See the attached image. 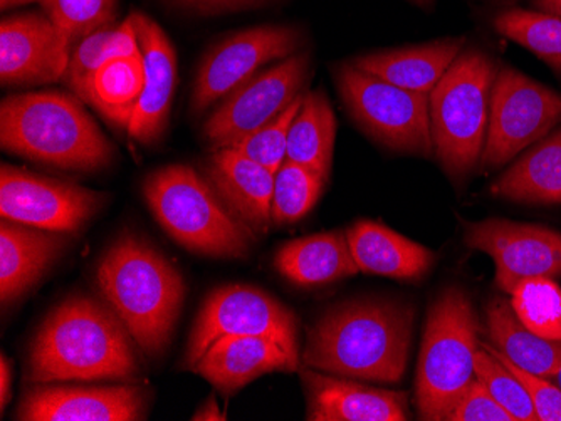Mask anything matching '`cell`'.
Returning a JSON list of instances; mask_svg holds the SVG:
<instances>
[{"instance_id":"obj_1","label":"cell","mask_w":561,"mask_h":421,"mask_svg":"<svg viewBox=\"0 0 561 421\" xmlns=\"http://www.w3.org/2000/svg\"><path fill=\"white\" fill-rule=\"evenodd\" d=\"M140 346L105 300L71 295L50 311L31 344L33 383H144Z\"/></svg>"},{"instance_id":"obj_2","label":"cell","mask_w":561,"mask_h":421,"mask_svg":"<svg viewBox=\"0 0 561 421\" xmlns=\"http://www.w3.org/2000/svg\"><path fill=\"white\" fill-rule=\"evenodd\" d=\"M415 311L386 300H353L330 307L311 326L301 364L311 370L396 385L405 376Z\"/></svg>"},{"instance_id":"obj_3","label":"cell","mask_w":561,"mask_h":421,"mask_svg":"<svg viewBox=\"0 0 561 421\" xmlns=\"http://www.w3.org/2000/svg\"><path fill=\"white\" fill-rule=\"evenodd\" d=\"M96 281L103 300L130 329L144 356H163L187 294L181 269L147 238L125 232L101 257Z\"/></svg>"},{"instance_id":"obj_4","label":"cell","mask_w":561,"mask_h":421,"mask_svg":"<svg viewBox=\"0 0 561 421\" xmlns=\"http://www.w3.org/2000/svg\"><path fill=\"white\" fill-rule=\"evenodd\" d=\"M87 103L62 91L11 94L0 105V147L12 155L68 172L108 168L115 147Z\"/></svg>"},{"instance_id":"obj_5","label":"cell","mask_w":561,"mask_h":421,"mask_svg":"<svg viewBox=\"0 0 561 421\" xmlns=\"http://www.w3.org/2000/svg\"><path fill=\"white\" fill-rule=\"evenodd\" d=\"M144 197L157 224L188 253L245 259L257 242L256 232L231 212L210 182L192 166L176 163L150 173Z\"/></svg>"},{"instance_id":"obj_6","label":"cell","mask_w":561,"mask_h":421,"mask_svg":"<svg viewBox=\"0 0 561 421\" xmlns=\"http://www.w3.org/2000/svg\"><path fill=\"white\" fill-rule=\"evenodd\" d=\"M479 331L468 292L457 285L444 289L428 309L419 354L415 405L421 420L446 421L474 382Z\"/></svg>"},{"instance_id":"obj_7","label":"cell","mask_w":561,"mask_h":421,"mask_svg":"<svg viewBox=\"0 0 561 421\" xmlns=\"http://www.w3.org/2000/svg\"><path fill=\"white\" fill-rule=\"evenodd\" d=\"M496 77V62L469 49L428 94L434 153L453 182L465 180L481 162Z\"/></svg>"},{"instance_id":"obj_8","label":"cell","mask_w":561,"mask_h":421,"mask_svg":"<svg viewBox=\"0 0 561 421\" xmlns=\"http://www.w3.org/2000/svg\"><path fill=\"white\" fill-rule=\"evenodd\" d=\"M335 77L343 105L371 140L392 152L432 156L428 94L387 83L353 62L339 66Z\"/></svg>"},{"instance_id":"obj_9","label":"cell","mask_w":561,"mask_h":421,"mask_svg":"<svg viewBox=\"0 0 561 421\" xmlns=\"http://www.w3.org/2000/svg\"><path fill=\"white\" fill-rule=\"evenodd\" d=\"M227 336H263L299 358L298 317L260 288L222 285L207 295L192 326L182 367L191 371L217 339Z\"/></svg>"},{"instance_id":"obj_10","label":"cell","mask_w":561,"mask_h":421,"mask_svg":"<svg viewBox=\"0 0 561 421\" xmlns=\"http://www.w3.org/2000/svg\"><path fill=\"white\" fill-rule=\"evenodd\" d=\"M561 121V94L513 68L497 71L490 127L481 156L484 168H501Z\"/></svg>"},{"instance_id":"obj_11","label":"cell","mask_w":561,"mask_h":421,"mask_svg":"<svg viewBox=\"0 0 561 421\" xmlns=\"http://www.w3.org/2000/svg\"><path fill=\"white\" fill-rule=\"evenodd\" d=\"M310 66L308 52H296L257 72L248 83L224 97L202 128L210 150L234 147L277 118L301 96L310 77Z\"/></svg>"},{"instance_id":"obj_12","label":"cell","mask_w":561,"mask_h":421,"mask_svg":"<svg viewBox=\"0 0 561 421\" xmlns=\"http://www.w3.org/2000/svg\"><path fill=\"white\" fill-rule=\"evenodd\" d=\"M110 195L2 163L0 217L46 231L78 234L108 203Z\"/></svg>"},{"instance_id":"obj_13","label":"cell","mask_w":561,"mask_h":421,"mask_svg":"<svg viewBox=\"0 0 561 421\" xmlns=\"http://www.w3.org/2000/svg\"><path fill=\"white\" fill-rule=\"evenodd\" d=\"M301 44L302 34L291 26L252 27L220 40L198 66L192 112H206L256 77L264 66L296 55Z\"/></svg>"},{"instance_id":"obj_14","label":"cell","mask_w":561,"mask_h":421,"mask_svg":"<svg viewBox=\"0 0 561 421\" xmlns=\"http://www.w3.org/2000/svg\"><path fill=\"white\" fill-rule=\"evenodd\" d=\"M151 389L145 383L68 386L33 383L22 393L15 420L141 421L147 420Z\"/></svg>"},{"instance_id":"obj_15","label":"cell","mask_w":561,"mask_h":421,"mask_svg":"<svg viewBox=\"0 0 561 421\" xmlns=\"http://www.w3.org/2000/svg\"><path fill=\"white\" fill-rule=\"evenodd\" d=\"M465 242L469 249L491 256L496 285L506 294L525 279L561 276V232L553 229L488 219L466 224Z\"/></svg>"},{"instance_id":"obj_16","label":"cell","mask_w":561,"mask_h":421,"mask_svg":"<svg viewBox=\"0 0 561 421\" xmlns=\"http://www.w3.org/2000/svg\"><path fill=\"white\" fill-rule=\"evenodd\" d=\"M71 47L46 12L9 15L0 24V81L41 86L65 78Z\"/></svg>"},{"instance_id":"obj_17","label":"cell","mask_w":561,"mask_h":421,"mask_svg":"<svg viewBox=\"0 0 561 421\" xmlns=\"http://www.w3.org/2000/svg\"><path fill=\"white\" fill-rule=\"evenodd\" d=\"M308 421H405L409 395L299 367Z\"/></svg>"},{"instance_id":"obj_18","label":"cell","mask_w":561,"mask_h":421,"mask_svg":"<svg viewBox=\"0 0 561 421\" xmlns=\"http://www.w3.org/2000/svg\"><path fill=\"white\" fill-rule=\"evenodd\" d=\"M135 31L145 65V90L128 135L141 144L162 138L169 122L176 84V55L172 40L153 19L134 12Z\"/></svg>"},{"instance_id":"obj_19","label":"cell","mask_w":561,"mask_h":421,"mask_svg":"<svg viewBox=\"0 0 561 421\" xmlns=\"http://www.w3.org/2000/svg\"><path fill=\"white\" fill-rule=\"evenodd\" d=\"M301 360L279 342L263 336H227L217 339L192 373L209 382L220 395L232 396L267 373H296Z\"/></svg>"},{"instance_id":"obj_20","label":"cell","mask_w":561,"mask_h":421,"mask_svg":"<svg viewBox=\"0 0 561 421\" xmlns=\"http://www.w3.org/2000/svg\"><path fill=\"white\" fill-rule=\"evenodd\" d=\"M71 234L0 220V303H19L61 259Z\"/></svg>"},{"instance_id":"obj_21","label":"cell","mask_w":561,"mask_h":421,"mask_svg":"<svg viewBox=\"0 0 561 421\" xmlns=\"http://www.w3.org/2000/svg\"><path fill=\"white\" fill-rule=\"evenodd\" d=\"M206 178L231 212L257 235L273 224L274 173L252 162L234 148L214 150L206 163Z\"/></svg>"},{"instance_id":"obj_22","label":"cell","mask_w":561,"mask_h":421,"mask_svg":"<svg viewBox=\"0 0 561 421\" xmlns=\"http://www.w3.org/2000/svg\"><path fill=\"white\" fill-rule=\"evenodd\" d=\"M360 272L400 281H419L436 262L431 249L374 220H356L346 229Z\"/></svg>"},{"instance_id":"obj_23","label":"cell","mask_w":561,"mask_h":421,"mask_svg":"<svg viewBox=\"0 0 561 421\" xmlns=\"http://www.w3.org/2000/svg\"><path fill=\"white\" fill-rule=\"evenodd\" d=\"M465 44V37H456L392 51L371 52L353 59L352 62L362 71L387 83L403 90L431 94L447 69L459 58Z\"/></svg>"},{"instance_id":"obj_24","label":"cell","mask_w":561,"mask_h":421,"mask_svg":"<svg viewBox=\"0 0 561 421\" xmlns=\"http://www.w3.org/2000/svg\"><path fill=\"white\" fill-rule=\"evenodd\" d=\"M274 267L299 288H318L360 272L346 231L323 232L286 242L274 257Z\"/></svg>"},{"instance_id":"obj_25","label":"cell","mask_w":561,"mask_h":421,"mask_svg":"<svg viewBox=\"0 0 561 421\" xmlns=\"http://www.w3.org/2000/svg\"><path fill=\"white\" fill-rule=\"evenodd\" d=\"M486 329L494 350L516 366L545 378L557 376L561 367V341L529 331L504 297H491L488 303Z\"/></svg>"},{"instance_id":"obj_26","label":"cell","mask_w":561,"mask_h":421,"mask_svg":"<svg viewBox=\"0 0 561 421\" xmlns=\"http://www.w3.org/2000/svg\"><path fill=\"white\" fill-rule=\"evenodd\" d=\"M491 194L533 206L561 203V128L507 168Z\"/></svg>"},{"instance_id":"obj_27","label":"cell","mask_w":561,"mask_h":421,"mask_svg":"<svg viewBox=\"0 0 561 421\" xmlns=\"http://www.w3.org/2000/svg\"><path fill=\"white\" fill-rule=\"evenodd\" d=\"M335 137L336 118L327 93L321 90L306 93L301 108L289 128L286 160L314 169L328 182Z\"/></svg>"},{"instance_id":"obj_28","label":"cell","mask_w":561,"mask_h":421,"mask_svg":"<svg viewBox=\"0 0 561 421\" xmlns=\"http://www.w3.org/2000/svg\"><path fill=\"white\" fill-rule=\"evenodd\" d=\"M145 90L144 56L113 59L98 69L87 105L93 106L113 127L128 131Z\"/></svg>"},{"instance_id":"obj_29","label":"cell","mask_w":561,"mask_h":421,"mask_svg":"<svg viewBox=\"0 0 561 421\" xmlns=\"http://www.w3.org/2000/svg\"><path fill=\"white\" fill-rule=\"evenodd\" d=\"M137 55H140V44L134 19L128 17L119 26L103 27L76 44L62 81L72 94L87 103L91 81L98 69L113 59L131 58Z\"/></svg>"},{"instance_id":"obj_30","label":"cell","mask_w":561,"mask_h":421,"mask_svg":"<svg viewBox=\"0 0 561 421\" xmlns=\"http://www.w3.org/2000/svg\"><path fill=\"white\" fill-rule=\"evenodd\" d=\"M494 30L526 47L561 77V17L540 11L510 9L494 19Z\"/></svg>"},{"instance_id":"obj_31","label":"cell","mask_w":561,"mask_h":421,"mask_svg":"<svg viewBox=\"0 0 561 421\" xmlns=\"http://www.w3.org/2000/svg\"><path fill=\"white\" fill-rule=\"evenodd\" d=\"M327 180L308 166L286 160L274 173L273 224L291 225L305 219L317 206Z\"/></svg>"},{"instance_id":"obj_32","label":"cell","mask_w":561,"mask_h":421,"mask_svg":"<svg viewBox=\"0 0 561 421\" xmlns=\"http://www.w3.org/2000/svg\"><path fill=\"white\" fill-rule=\"evenodd\" d=\"M523 325L541 338L561 341V288L551 278L525 279L512 292Z\"/></svg>"},{"instance_id":"obj_33","label":"cell","mask_w":561,"mask_h":421,"mask_svg":"<svg viewBox=\"0 0 561 421\" xmlns=\"http://www.w3.org/2000/svg\"><path fill=\"white\" fill-rule=\"evenodd\" d=\"M476 378L486 386L494 400L512 413L515 421H538L537 411L525 386L513 375V371L488 348L486 342H479L474 354Z\"/></svg>"},{"instance_id":"obj_34","label":"cell","mask_w":561,"mask_h":421,"mask_svg":"<svg viewBox=\"0 0 561 421\" xmlns=\"http://www.w3.org/2000/svg\"><path fill=\"white\" fill-rule=\"evenodd\" d=\"M116 4L118 0H46L43 8L72 51L84 37L112 26Z\"/></svg>"},{"instance_id":"obj_35","label":"cell","mask_w":561,"mask_h":421,"mask_svg":"<svg viewBox=\"0 0 561 421\" xmlns=\"http://www.w3.org/2000/svg\"><path fill=\"white\" fill-rule=\"evenodd\" d=\"M302 96L296 97L295 102L280 113L273 121L267 122L266 127L260 128L254 133L245 137L244 140L236 143L234 150L242 155L251 159L252 162L260 163L264 168L276 173L286 162L288 155L289 128L301 108Z\"/></svg>"},{"instance_id":"obj_36","label":"cell","mask_w":561,"mask_h":421,"mask_svg":"<svg viewBox=\"0 0 561 421\" xmlns=\"http://www.w3.org/2000/svg\"><path fill=\"white\" fill-rule=\"evenodd\" d=\"M488 348L513 371V375L525 386L526 393L531 398L533 407L537 411L538 421H561V388L548 382L545 376L535 375L529 371L522 370L515 363L504 358L500 351L494 350L490 342Z\"/></svg>"},{"instance_id":"obj_37","label":"cell","mask_w":561,"mask_h":421,"mask_svg":"<svg viewBox=\"0 0 561 421\" xmlns=\"http://www.w3.org/2000/svg\"><path fill=\"white\" fill-rule=\"evenodd\" d=\"M446 421H515L478 378L469 385Z\"/></svg>"},{"instance_id":"obj_38","label":"cell","mask_w":561,"mask_h":421,"mask_svg":"<svg viewBox=\"0 0 561 421\" xmlns=\"http://www.w3.org/2000/svg\"><path fill=\"white\" fill-rule=\"evenodd\" d=\"M187 8L201 11H238V9L256 8L267 0H173Z\"/></svg>"},{"instance_id":"obj_39","label":"cell","mask_w":561,"mask_h":421,"mask_svg":"<svg viewBox=\"0 0 561 421\" xmlns=\"http://www.w3.org/2000/svg\"><path fill=\"white\" fill-rule=\"evenodd\" d=\"M0 410L8 408L12 395V361L2 353L0 356Z\"/></svg>"},{"instance_id":"obj_40","label":"cell","mask_w":561,"mask_h":421,"mask_svg":"<svg viewBox=\"0 0 561 421\" xmlns=\"http://www.w3.org/2000/svg\"><path fill=\"white\" fill-rule=\"evenodd\" d=\"M192 420L194 421H222L227 420L226 413L220 410L219 405H217L216 396L210 395L201 407L197 408L194 414H192Z\"/></svg>"},{"instance_id":"obj_41","label":"cell","mask_w":561,"mask_h":421,"mask_svg":"<svg viewBox=\"0 0 561 421\" xmlns=\"http://www.w3.org/2000/svg\"><path fill=\"white\" fill-rule=\"evenodd\" d=\"M533 5L545 14L561 17V0H533Z\"/></svg>"},{"instance_id":"obj_42","label":"cell","mask_w":561,"mask_h":421,"mask_svg":"<svg viewBox=\"0 0 561 421\" xmlns=\"http://www.w3.org/2000/svg\"><path fill=\"white\" fill-rule=\"evenodd\" d=\"M0 2H2V11H8V9L18 8V5L33 4V2H39L41 5H44L46 0H0Z\"/></svg>"},{"instance_id":"obj_43","label":"cell","mask_w":561,"mask_h":421,"mask_svg":"<svg viewBox=\"0 0 561 421\" xmlns=\"http://www.w3.org/2000/svg\"><path fill=\"white\" fill-rule=\"evenodd\" d=\"M554 379H557V385L561 388V367L560 371H558L557 376H554Z\"/></svg>"},{"instance_id":"obj_44","label":"cell","mask_w":561,"mask_h":421,"mask_svg":"<svg viewBox=\"0 0 561 421\" xmlns=\"http://www.w3.org/2000/svg\"><path fill=\"white\" fill-rule=\"evenodd\" d=\"M417 2H421V4H424V2H428V0H417Z\"/></svg>"}]
</instances>
